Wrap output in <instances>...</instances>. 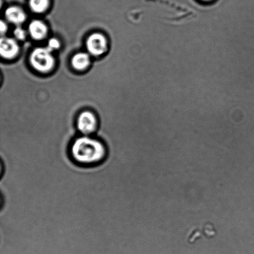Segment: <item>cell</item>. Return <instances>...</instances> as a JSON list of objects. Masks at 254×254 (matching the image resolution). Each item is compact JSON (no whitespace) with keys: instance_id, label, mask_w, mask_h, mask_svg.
<instances>
[{"instance_id":"obj_3","label":"cell","mask_w":254,"mask_h":254,"mask_svg":"<svg viewBox=\"0 0 254 254\" xmlns=\"http://www.w3.org/2000/svg\"><path fill=\"white\" fill-rule=\"evenodd\" d=\"M76 126L79 131L83 135L89 136L96 131L98 123L93 113L85 111L79 116Z\"/></svg>"},{"instance_id":"obj_1","label":"cell","mask_w":254,"mask_h":254,"mask_svg":"<svg viewBox=\"0 0 254 254\" xmlns=\"http://www.w3.org/2000/svg\"><path fill=\"white\" fill-rule=\"evenodd\" d=\"M69 154L78 165L93 167L104 163L108 158V149L100 139L83 135L74 139L69 146Z\"/></svg>"},{"instance_id":"obj_6","label":"cell","mask_w":254,"mask_h":254,"mask_svg":"<svg viewBox=\"0 0 254 254\" xmlns=\"http://www.w3.org/2000/svg\"><path fill=\"white\" fill-rule=\"evenodd\" d=\"M5 16L7 21L16 25L23 23L26 18L23 10L17 6H11L7 8L5 12Z\"/></svg>"},{"instance_id":"obj_11","label":"cell","mask_w":254,"mask_h":254,"mask_svg":"<svg viewBox=\"0 0 254 254\" xmlns=\"http://www.w3.org/2000/svg\"><path fill=\"white\" fill-rule=\"evenodd\" d=\"M60 47V42L57 39L52 38L49 40L48 42V48L51 52L55 50L58 49Z\"/></svg>"},{"instance_id":"obj_9","label":"cell","mask_w":254,"mask_h":254,"mask_svg":"<svg viewBox=\"0 0 254 254\" xmlns=\"http://www.w3.org/2000/svg\"><path fill=\"white\" fill-rule=\"evenodd\" d=\"M49 0H30L29 6L32 11L41 13L48 8Z\"/></svg>"},{"instance_id":"obj_7","label":"cell","mask_w":254,"mask_h":254,"mask_svg":"<svg viewBox=\"0 0 254 254\" xmlns=\"http://www.w3.org/2000/svg\"><path fill=\"white\" fill-rule=\"evenodd\" d=\"M29 32L34 39L41 40L46 36L47 27L43 22L39 20H34L29 24Z\"/></svg>"},{"instance_id":"obj_12","label":"cell","mask_w":254,"mask_h":254,"mask_svg":"<svg viewBox=\"0 0 254 254\" xmlns=\"http://www.w3.org/2000/svg\"><path fill=\"white\" fill-rule=\"evenodd\" d=\"M0 29H1V33L2 35L7 31V27L6 23L3 21H1V26H0Z\"/></svg>"},{"instance_id":"obj_2","label":"cell","mask_w":254,"mask_h":254,"mask_svg":"<svg viewBox=\"0 0 254 254\" xmlns=\"http://www.w3.org/2000/svg\"><path fill=\"white\" fill-rule=\"evenodd\" d=\"M30 62L36 70L46 73L53 68L55 61L51 51L46 48H37L32 52Z\"/></svg>"},{"instance_id":"obj_8","label":"cell","mask_w":254,"mask_h":254,"mask_svg":"<svg viewBox=\"0 0 254 254\" xmlns=\"http://www.w3.org/2000/svg\"><path fill=\"white\" fill-rule=\"evenodd\" d=\"M72 65L78 70L86 69L90 64V58L89 55L84 52L76 54L71 61Z\"/></svg>"},{"instance_id":"obj_13","label":"cell","mask_w":254,"mask_h":254,"mask_svg":"<svg viewBox=\"0 0 254 254\" xmlns=\"http://www.w3.org/2000/svg\"><path fill=\"white\" fill-rule=\"evenodd\" d=\"M205 1H208V0H205Z\"/></svg>"},{"instance_id":"obj_5","label":"cell","mask_w":254,"mask_h":254,"mask_svg":"<svg viewBox=\"0 0 254 254\" xmlns=\"http://www.w3.org/2000/svg\"><path fill=\"white\" fill-rule=\"evenodd\" d=\"M19 47L16 40L8 37H1L0 41V53L4 59L14 58L19 52Z\"/></svg>"},{"instance_id":"obj_4","label":"cell","mask_w":254,"mask_h":254,"mask_svg":"<svg viewBox=\"0 0 254 254\" xmlns=\"http://www.w3.org/2000/svg\"><path fill=\"white\" fill-rule=\"evenodd\" d=\"M86 47L89 54L94 56H101L107 49L106 39L101 34H92L87 40Z\"/></svg>"},{"instance_id":"obj_10","label":"cell","mask_w":254,"mask_h":254,"mask_svg":"<svg viewBox=\"0 0 254 254\" xmlns=\"http://www.w3.org/2000/svg\"><path fill=\"white\" fill-rule=\"evenodd\" d=\"M15 38L19 41H24L26 37V32L21 27H17L13 32Z\"/></svg>"}]
</instances>
